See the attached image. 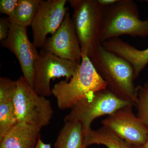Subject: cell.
<instances>
[{"mask_svg": "<svg viewBox=\"0 0 148 148\" xmlns=\"http://www.w3.org/2000/svg\"><path fill=\"white\" fill-rule=\"evenodd\" d=\"M82 53L80 64L69 81H61L51 88L57 106L61 110L71 108L91 93L107 89L105 81L97 73L86 54Z\"/></svg>", "mask_w": 148, "mask_h": 148, "instance_id": "3957f363", "label": "cell"}, {"mask_svg": "<svg viewBox=\"0 0 148 148\" xmlns=\"http://www.w3.org/2000/svg\"><path fill=\"white\" fill-rule=\"evenodd\" d=\"M84 132L77 122H65L54 144V148H88L84 144Z\"/></svg>", "mask_w": 148, "mask_h": 148, "instance_id": "9a60e30c", "label": "cell"}, {"mask_svg": "<svg viewBox=\"0 0 148 148\" xmlns=\"http://www.w3.org/2000/svg\"><path fill=\"white\" fill-rule=\"evenodd\" d=\"M80 64L59 58L42 49L35 61L33 88L40 96L52 95L51 79L65 77L69 81L75 73Z\"/></svg>", "mask_w": 148, "mask_h": 148, "instance_id": "52a82bcc", "label": "cell"}, {"mask_svg": "<svg viewBox=\"0 0 148 148\" xmlns=\"http://www.w3.org/2000/svg\"><path fill=\"white\" fill-rule=\"evenodd\" d=\"M138 110L137 116L148 127V85H139L136 87Z\"/></svg>", "mask_w": 148, "mask_h": 148, "instance_id": "ac0fdd59", "label": "cell"}, {"mask_svg": "<svg viewBox=\"0 0 148 148\" xmlns=\"http://www.w3.org/2000/svg\"><path fill=\"white\" fill-rule=\"evenodd\" d=\"M18 0H1L0 13L5 14L9 17L12 15L16 8Z\"/></svg>", "mask_w": 148, "mask_h": 148, "instance_id": "ffe728a7", "label": "cell"}, {"mask_svg": "<svg viewBox=\"0 0 148 148\" xmlns=\"http://www.w3.org/2000/svg\"><path fill=\"white\" fill-rule=\"evenodd\" d=\"M133 106L123 107L101 121L132 147L144 145L148 137V127L133 112Z\"/></svg>", "mask_w": 148, "mask_h": 148, "instance_id": "ba28073f", "label": "cell"}, {"mask_svg": "<svg viewBox=\"0 0 148 148\" xmlns=\"http://www.w3.org/2000/svg\"><path fill=\"white\" fill-rule=\"evenodd\" d=\"M147 84L148 85V82L147 83Z\"/></svg>", "mask_w": 148, "mask_h": 148, "instance_id": "d4e9b609", "label": "cell"}, {"mask_svg": "<svg viewBox=\"0 0 148 148\" xmlns=\"http://www.w3.org/2000/svg\"><path fill=\"white\" fill-rule=\"evenodd\" d=\"M41 0H18L14 12L9 17L11 24L21 27L32 26Z\"/></svg>", "mask_w": 148, "mask_h": 148, "instance_id": "2e32d148", "label": "cell"}, {"mask_svg": "<svg viewBox=\"0 0 148 148\" xmlns=\"http://www.w3.org/2000/svg\"><path fill=\"white\" fill-rule=\"evenodd\" d=\"M10 22L8 17L4 16L0 18V41L5 40L8 36Z\"/></svg>", "mask_w": 148, "mask_h": 148, "instance_id": "44dd1931", "label": "cell"}, {"mask_svg": "<svg viewBox=\"0 0 148 148\" xmlns=\"http://www.w3.org/2000/svg\"><path fill=\"white\" fill-rule=\"evenodd\" d=\"M43 49L59 58L80 64L81 48L69 12L55 34L47 38Z\"/></svg>", "mask_w": 148, "mask_h": 148, "instance_id": "8fae6325", "label": "cell"}, {"mask_svg": "<svg viewBox=\"0 0 148 148\" xmlns=\"http://www.w3.org/2000/svg\"><path fill=\"white\" fill-rule=\"evenodd\" d=\"M135 105L123 101L106 89L91 93L77 102L65 116L64 121L77 122L82 126L84 132L91 129L94 120L110 115L123 107Z\"/></svg>", "mask_w": 148, "mask_h": 148, "instance_id": "8992f818", "label": "cell"}, {"mask_svg": "<svg viewBox=\"0 0 148 148\" xmlns=\"http://www.w3.org/2000/svg\"><path fill=\"white\" fill-rule=\"evenodd\" d=\"M66 0H41L32 24L33 43L43 47L48 35L54 34L68 12Z\"/></svg>", "mask_w": 148, "mask_h": 148, "instance_id": "30bf717a", "label": "cell"}, {"mask_svg": "<svg viewBox=\"0 0 148 148\" xmlns=\"http://www.w3.org/2000/svg\"><path fill=\"white\" fill-rule=\"evenodd\" d=\"M101 45L108 51L118 56L129 63L134 71V79H137L148 64V47L139 50L119 38L106 41Z\"/></svg>", "mask_w": 148, "mask_h": 148, "instance_id": "7c38bea8", "label": "cell"}, {"mask_svg": "<svg viewBox=\"0 0 148 148\" xmlns=\"http://www.w3.org/2000/svg\"><path fill=\"white\" fill-rule=\"evenodd\" d=\"M18 122L13 100L0 103V140Z\"/></svg>", "mask_w": 148, "mask_h": 148, "instance_id": "e0dca14e", "label": "cell"}, {"mask_svg": "<svg viewBox=\"0 0 148 148\" xmlns=\"http://www.w3.org/2000/svg\"><path fill=\"white\" fill-rule=\"evenodd\" d=\"M124 35L148 36V18L140 19L138 6L132 0H118L112 5L103 7L101 43Z\"/></svg>", "mask_w": 148, "mask_h": 148, "instance_id": "7a4b0ae2", "label": "cell"}, {"mask_svg": "<svg viewBox=\"0 0 148 148\" xmlns=\"http://www.w3.org/2000/svg\"><path fill=\"white\" fill-rule=\"evenodd\" d=\"M68 2L73 9L72 19L82 52L90 58L101 44L103 7L98 0H69Z\"/></svg>", "mask_w": 148, "mask_h": 148, "instance_id": "277c9868", "label": "cell"}, {"mask_svg": "<svg viewBox=\"0 0 148 148\" xmlns=\"http://www.w3.org/2000/svg\"><path fill=\"white\" fill-rule=\"evenodd\" d=\"M35 148H52L50 144H47L43 142L41 138H40Z\"/></svg>", "mask_w": 148, "mask_h": 148, "instance_id": "603a6c76", "label": "cell"}, {"mask_svg": "<svg viewBox=\"0 0 148 148\" xmlns=\"http://www.w3.org/2000/svg\"><path fill=\"white\" fill-rule=\"evenodd\" d=\"M147 1V2H148V0H147V1Z\"/></svg>", "mask_w": 148, "mask_h": 148, "instance_id": "484cf974", "label": "cell"}, {"mask_svg": "<svg viewBox=\"0 0 148 148\" xmlns=\"http://www.w3.org/2000/svg\"><path fill=\"white\" fill-rule=\"evenodd\" d=\"M17 81L5 77H0V103L13 101Z\"/></svg>", "mask_w": 148, "mask_h": 148, "instance_id": "d6986e66", "label": "cell"}, {"mask_svg": "<svg viewBox=\"0 0 148 148\" xmlns=\"http://www.w3.org/2000/svg\"><path fill=\"white\" fill-rule=\"evenodd\" d=\"M133 148H148V137L147 140L144 145L137 147H132Z\"/></svg>", "mask_w": 148, "mask_h": 148, "instance_id": "cb8c5ba5", "label": "cell"}, {"mask_svg": "<svg viewBox=\"0 0 148 148\" xmlns=\"http://www.w3.org/2000/svg\"><path fill=\"white\" fill-rule=\"evenodd\" d=\"M27 27L11 24L8 36L1 45L16 56L25 79L32 87L34 78V66L39 53L27 36Z\"/></svg>", "mask_w": 148, "mask_h": 148, "instance_id": "9c48e42d", "label": "cell"}, {"mask_svg": "<svg viewBox=\"0 0 148 148\" xmlns=\"http://www.w3.org/2000/svg\"><path fill=\"white\" fill-rule=\"evenodd\" d=\"M13 98L18 122H24L41 129L50 123L54 110L50 101L40 96L24 77H20Z\"/></svg>", "mask_w": 148, "mask_h": 148, "instance_id": "5b68a950", "label": "cell"}, {"mask_svg": "<svg viewBox=\"0 0 148 148\" xmlns=\"http://www.w3.org/2000/svg\"><path fill=\"white\" fill-rule=\"evenodd\" d=\"M118 1V0H98V1L102 7H106L115 3Z\"/></svg>", "mask_w": 148, "mask_h": 148, "instance_id": "7402d4cb", "label": "cell"}, {"mask_svg": "<svg viewBox=\"0 0 148 148\" xmlns=\"http://www.w3.org/2000/svg\"><path fill=\"white\" fill-rule=\"evenodd\" d=\"M40 131L33 125L19 122L0 140V148H35Z\"/></svg>", "mask_w": 148, "mask_h": 148, "instance_id": "4fadbf2b", "label": "cell"}, {"mask_svg": "<svg viewBox=\"0 0 148 148\" xmlns=\"http://www.w3.org/2000/svg\"><path fill=\"white\" fill-rule=\"evenodd\" d=\"M84 144L88 147L101 145L108 148H133L112 130L103 126L96 130L92 128L84 132Z\"/></svg>", "mask_w": 148, "mask_h": 148, "instance_id": "5bb4252c", "label": "cell"}, {"mask_svg": "<svg viewBox=\"0 0 148 148\" xmlns=\"http://www.w3.org/2000/svg\"><path fill=\"white\" fill-rule=\"evenodd\" d=\"M89 58L106 82L107 89L120 99L136 106L138 98L131 65L123 58L106 50L101 44Z\"/></svg>", "mask_w": 148, "mask_h": 148, "instance_id": "6da1fadb", "label": "cell"}]
</instances>
